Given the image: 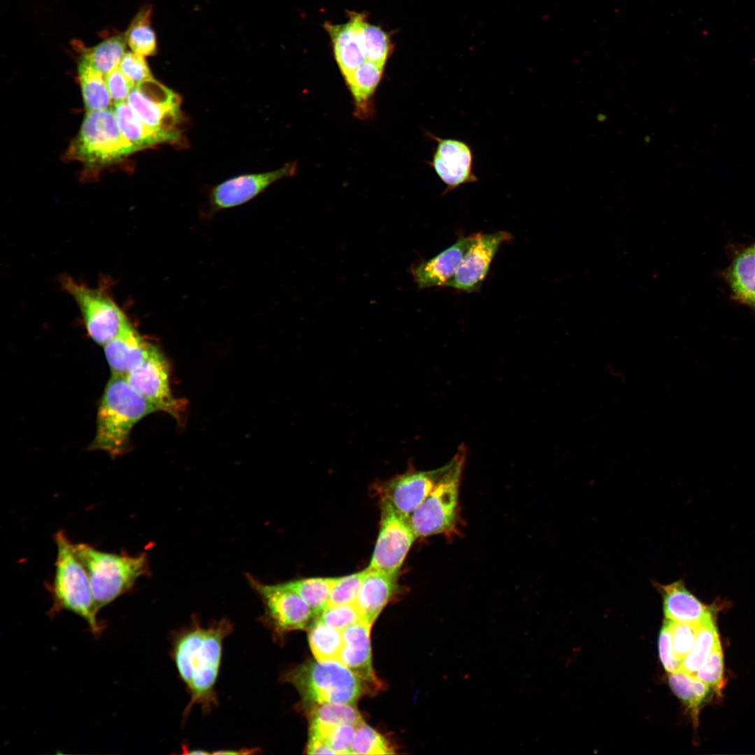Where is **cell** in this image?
<instances>
[{
	"mask_svg": "<svg viewBox=\"0 0 755 755\" xmlns=\"http://www.w3.org/2000/svg\"><path fill=\"white\" fill-rule=\"evenodd\" d=\"M754 245H755V243H754Z\"/></svg>",
	"mask_w": 755,
	"mask_h": 755,
	"instance_id": "cell-46",
	"label": "cell"
},
{
	"mask_svg": "<svg viewBox=\"0 0 755 755\" xmlns=\"http://www.w3.org/2000/svg\"><path fill=\"white\" fill-rule=\"evenodd\" d=\"M122 72L135 85L153 78L145 57L126 52L119 65Z\"/></svg>",
	"mask_w": 755,
	"mask_h": 755,
	"instance_id": "cell-41",
	"label": "cell"
},
{
	"mask_svg": "<svg viewBox=\"0 0 755 755\" xmlns=\"http://www.w3.org/2000/svg\"><path fill=\"white\" fill-rule=\"evenodd\" d=\"M384 66L366 61L344 78L350 89L359 115H367L370 102L382 78Z\"/></svg>",
	"mask_w": 755,
	"mask_h": 755,
	"instance_id": "cell-26",
	"label": "cell"
},
{
	"mask_svg": "<svg viewBox=\"0 0 755 755\" xmlns=\"http://www.w3.org/2000/svg\"><path fill=\"white\" fill-rule=\"evenodd\" d=\"M310 705L354 704L364 692V683L338 659L310 661L296 666L282 677Z\"/></svg>",
	"mask_w": 755,
	"mask_h": 755,
	"instance_id": "cell-5",
	"label": "cell"
},
{
	"mask_svg": "<svg viewBox=\"0 0 755 755\" xmlns=\"http://www.w3.org/2000/svg\"><path fill=\"white\" fill-rule=\"evenodd\" d=\"M668 682L674 693L697 717L699 706L709 693L710 686L694 675L682 671L670 673Z\"/></svg>",
	"mask_w": 755,
	"mask_h": 755,
	"instance_id": "cell-32",
	"label": "cell"
},
{
	"mask_svg": "<svg viewBox=\"0 0 755 755\" xmlns=\"http://www.w3.org/2000/svg\"><path fill=\"white\" fill-rule=\"evenodd\" d=\"M659 656L664 668L670 673L680 671L681 661L675 654L668 621L661 630L659 639Z\"/></svg>",
	"mask_w": 755,
	"mask_h": 755,
	"instance_id": "cell-43",
	"label": "cell"
},
{
	"mask_svg": "<svg viewBox=\"0 0 755 755\" xmlns=\"http://www.w3.org/2000/svg\"><path fill=\"white\" fill-rule=\"evenodd\" d=\"M394 749L388 740L368 724L362 722L356 727L351 754H391Z\"/></svg>",
	"mask_w": 755,
	"mask_h": 755,
	"instance_id": "cell-36",
	"label": "cell"
},
{
	"mask_svg": "<svg viewBox=\"0 0 755 755\" xmlns=\"http://www.w3.org/2000/svg\"><path fill=\"white\" fill-rule=\"evenodd\" d=\"M398 575L367 568L355 601L364 620L373 625L396 591Z\"/></svg>",
	"mask_w": 755,
	"mask_h": 755,
	"instance_id": "cell-20",
	"label": "cell"
},
{
	"mask_svg": "<svg viewBox=\"0 0 755 755\" xmlns=\"http://www.w3.org/2000/svg\"><path fill=\"white\" fill-rule=\"evenodd\" d=\"M352 14L366 60L384 66L393 50L389 34L380 27L369 23L364 13Z\"/></svg>",
	"mask_w": 755,
	"mask_h": 755,
	"instance_id": "cell-27",
	"label": "cell"
},
{
	"mask_svg": "<svg viewBox=\"0 0 755 755\" xmlns=\"http://www.w3.org/2000/svg\"><path fill=\"white\" fill-rule=\"evenodd\" d=\"M308 640L317 661L338 659L343 646V631L315 620L309 628Z\"/></svg>",
	"mask_w": 755,
	"mask_h": 755,
	"instance_id": "cell-31",
	"label": "cell"
},
{
	"mask_svg": "<svg viewBox=\"0 0 755 755\" xmlns=\"http://www.w3.org/2000/svg\"><path fill=\"white\" fill-rule=\"evenodd\" d=\"M429 136L437 145L428 163L445 185L443 196L479 180L474 171L473 151L468 143L456 138H440L431 133Z\"/></svg>",
	"mask_w": 755,
	"mask_h": 755,
	"instance_id": "cell-13",
	"label": "cell"
},
{
	"mask_svg": "<svg viewBox=\"0 0 755 755\" xmlns=\"http://www.w3.org/2000/svg\"><path fill=\"white\" fill-rule=\"evenodd\" d=\"M169 375L170 368L166 357L158 347L153 345L148 358L125 378L157 411L167 412L180 422L185 403L172 395Z\"/></svg>",
	"mask_w": 755,
	"mask_h": 755,
	"instance_id": "cell-11",
	"label": "cell"
},
{
	"mask_svg": "<svg viewBox=\"0 0 755 755\" xmlns=\"http://www.w3.org/2000/svg\"><path fill=\"white\" fill-rule=\"evenodd\" d=\"M718 641L717 628L711 618L701 626L692 649L681 663L680 671L695 675L705 663Z\"/></svg>",
	"mask_w": 755,
	"mask_h": 755,
	"instance_id": "cell-33",
	"label": "cell"
},
{
	"mask_svg": "<svg viewBox=\"0 0 755 755\" xmlns=\"http://www.w3.org/2000/svg\"><path fill=\"white\" fill-rule=\"evenodd\" d=\"M296 169V164L289 163L275 171L240 175L224 181L212 191L213 206L216 209H224L241 205L275 181L292 175Z\"/></svg>",
	"mask_w": 755,
	"mask_h": 755,
	"instance_id": "cell-16",
	"label": "cell"
},
{
	"mask_svg": "<svg viewBox=\"0 0 755 755\" xmlns=\"http://www.w3.org/2000/svg\"><path fill=\"white\" fill-rule=\"evenodd\" d=\"M666 620L669 624L675 654L682 663L692 649L701 626L708 619L701 623H684Z\"/></svg>",
	"mask_w": 755,
	"mask_h": 755,
	"instance_id": "cell-37",
	"label": "cell"
},
{
	"mask_svg": "<svg viewBox=\"0 0 755 755\" xmlns=\"http://www.w3.org/2000/svg\"><path fill=\"white\" fill-rule=\"evenodd\" d=\"M62 283L77 304L86 331L96 343L104 346L129 321L106 289L88 287L68 276Z\"/></svg>",
	"mask_w": 755,
	"mask_h": 755,
	"instance_id": "cell-8",
	"label": "cell"
},
{
	"mask_svg": "<svg viewBox=\"0 0 755 755\" xmlns=\"http://www.w3.org/2000/svg\"><path fill=\"white\" fill-rule=\"evenodd\" d=\"M233 631L226 619L210 626L201 625L195 619L189 626L175 633L171 656L180 679L190 695L185 709L187 717L194 705L208 713L218 704L215 684L222 661L223 642Z\"/></svg>",
	"mask_w": 755,
	"mask_h": 755,
	"instance_id": "cell-1",
	"label": "cell"
},
{
	"mask_svg": "<svg viewBox=\"0 0 755 755\" xmlns=\"http://www.w3.org/2000/svg\"><path fill=\"white\" fill-rule=\"evenodd\" d=\"M248 582L264 605L261 620L275 636L281 637L289 631L310 627V621L315 619L311 610L286 583L267 584L251 575L248 576Z\"/></svg>",
	"mask_w": 755,
	"mask_h": 755,
	"instance_id": "cell-10",
	"label": "cell"
},
{
	"mask_svg": "<svg viewBox=\"0 0 755 755\" xmlns=\"http://www.w3.org/2000/svg\"><path fill=\"white\" fill-rule=\"evenodd\" d=\"M445 466L428 471H412L398 475L386 483L382 489V505L409 519L449 468Z\"/></svg>",
	"mask_w": 755,
	"mask_h": 755,
	"instance_id": "cell-14",
	"label": "cell"
},
{
	"mask_svg": "<svg viewBox=\"0 0 755 755\" xmlns=\"http://www.w3.org/2000/svg\"><path fill=\"white\" fill-rule=\"evenodd\" d=\"M127 101L145 124L172 143L179 140L180 99L173 91L153 78L136 85Z\"/></svg>",
	"mask_w": 755,
	"mask_h": 755,
	"instance_id": "cell-9",
	"label": "cell"
},
{
	"mask_svg": "<svg viewBox=\"0 0 755 755\" xmlns=\"http://www.w3.org/2000/svg\"><path fill=\"white\" fill-rule=\"evenodd\" d=\"M78 75L87 112L111 108L105 76L82 60L78 63Z\"/></svg>",
	"mask_w": 755,
	"mask_h": 755,
	"instance_id": "cell-28",
	"label": "cell"
},
{
	"mask_svg": "<svg viewBox=\"0 0 755 755\" xmlns=\"http://www.w3.org/2000/svg\"><path fill=\"white\" fill-rule=\"evenodd\" d=\"M310 724L332 726L351 724L357 726L364 722L354 704L322 703L313 705Z\"/></svg>",
	"mask_w": 755,
	"mask_h": 755,
	"instance_id": "cell-34",
	"label": "cell"
},
{
	"mask_svg": "<svg viewBox=\"0 0 755 755\" xmlns=\"http://www.w3.org/2000/svg\"><path fill=\"white\" fill-rule=\"evenodd\" d=\"M416 538L408 519L382 508L380 533L368 568L398 575Z\"/></svg>",
	"mask_w": 755,
	"mask_h": 755,
	"instance_id": "cell-12",
	"label": "cell"
},
{
	"mask_svg": "<svg viewBox=\"0 0 755 755\" xmlns=\"http://www.w3.org/2000/svg\"><path fill=\"white\" fill-rule=\"evenodd\" d=\"M124 33L113 34L94 46L87 48L80 41H73V47L82 60L104 76L117 68L126 52Z\"/></svg>",
	"mask_w": 755,
	"mask_h": 755,
	"instance_id": "cell-24",
	"label": "cell"
},
{
	"mask_svg": "<svg viewBox=\"0 0 755 755\" xmlns=\"http://www.w3.org/2000/svg\"><path fill=\"white\" fill-rule=\"evenodd\" d=\"M137 151L120 131L112 108L87 111L66 159L99 168L117 162Z\"/></svg>",
	"mask_w": 755,
	"mask_h": 755,
	"instance_id": "cell-6",
	"label": "cell"
},
{
	"mask_svg": "<svg viewBox=\"0 0 755 755\" xmlns=\"http://www.w3.org/2000/svg\"><path fill=\"white\" fill-rule=\"evenodd\" d=\"M324 27L330 36L336 61L345 78L367 61L361 45L355 19L350 13L347 22L339 24L325 22Z\"/></svg>",
	"mask_w": 755,
	"mask_h": 755,
	"instance_id": "cell-22",
	"label": "cell"
},
{
	"mask_svg": "<svg viewBox=\"0 0 755 755\" xmlns=\"http://www.w3.org/2000/svg\"><path fill=\"white\" fill-rule=\"evenodd\" d=\"M723 673V656L720 642L718 641L705 663L694 675L709 686L720 689L724 683Z\"/></svg>",
	"mask_w": 755,
	"mask_h": 755,
	"instance_id": "cell-40",
	"label": "cell"
},
{
	"mask_svg": "<svg viewBox=\"0 0 755 755\" xmlns=\"http://www.w3.org/2000/svg\"><path fill=\"white\" fill-rule=\"evenodd\" d=\"M57 546L55 575L48 587L52 605L48 614L54 617L66 610L80 616L88 624L90 632L99 637L105 626L98 619L96 607L87 573L75 550V544L64 531L54 536Z\"/></svg>",
	"mask_w": 755,
	"mask_h": 755,
	"instance_id": "cell-3",
	"label": "cell"
},
{
	"mask_svg": "<svg viewBox=\"0 0 755 755\" xmlns=\"http://www.w3.org/2000/svg\"><path fill=\"white\" fill-rule=\"evenodd\" d=\"M365 574L366 569L338 577L332 588L328 606L355 603Z\"/></svg>",
	"mask_w": 755,
	"mask_h": 755,
	"instance_id": "cell-38",
	"label": "cell"
},
{
	"mask_svg": "<svg viewBox=\"0 0 755 755\" xmlns=\"http://www.w3.org/2000/svg\"><path fill=\"white\" fill-rule=\"evenodd\" d=\"M753 61H755V56H754V59H753Z\"/></svg>",
	"mask_w": 755,
	"mask_h": 755,
	"instance_id": "cell-45",
	"label": "cell"
},
{
	"mask_svg": "<svg viewBox=\"0 0 755 755\" xmlns=\"http://www.w3.org/2000/svg\"><path fill=\"white\" fill-rule=\"evenodd\" d=\"M306 749L309 754H336L323 739L316 736L309 735Z\"/></svg>",
	"mask_w": 755,
	"mask_h": 755,
	"instance_id": "cell-44",
	"label": "cell"
},
{
	"mask_svg": "<svg viewBox=\"0 0 755 755\" xmlns=\"http://www.w3.org/2000/svg\"><path fill=\"white\" fill-rule=\"evenodd\" d=\"M465 456V448H459L449 461V468L445 475L409 517L410 524L417 538L442 533L454 528Z\"/></svg>",
	"mask_w": 755,
	"mask_h": 755,
	"instance_id": "cell-7",
	"label": "cell"
},
{
	"mask_svg": "<svg viewBox=\"0 0 755 755\" xmlns=\"http://www.w3.org/2000/svg\"><path fill=\"white\" fill-rule=\"evenodd\" d=\"M105 78L114 104L127 101L136 85L122 72L119 66L108 73Z\"/></svg>",
	"mask_w": 755,
	"mask_h": 755,
	"instance_id": "cell-42",
	"label": "cell"
},
{
	"mask_svg": "<svg viewBox=\"0 0 755 755\" xmlns=\"http://www.w3.org/2000/svg\"><path fill=\"white\" fill-rule=\"evenodd\" d=\"M361 620L343 630V646L338 660L350 668L368 687L379 689L381 683L372 665L371 628Z\"/></svg>",
	"mask_w": 755,
	"mask_h": 755,
	"instance_id": "cell-17",
	"label": "cell"
},
{
	"mask_svg": "<svg viewBox=\"0 0 755 755\" xmlns=\"http://www.w3.org/2000/svg\"><path fill=\"white\" fill-rule=\"evenodd\" d=\"M731 298L755 312V245L737 251L723 273Z\"/></svg>",
	"mask_w": 755,
	"mask_h": 755,
	"instance_id": "cell-23",
	"label": "cell"
},
{
	"mask_svg": "<svg viewBox=\"0 0 755 755\" xmlns=\"http://www.w3.org/2000/svg\"><path fill=\"white\" fill-rule=\"evenodd\" d=\"M338 577H314L286 582L311 610L317 619L326 608L332 588Z\"/></svg>",
	"mask_w": 755,
	"mask_h": 755,
	"instance_id": "cell-30",
	"label": "cell"
},
{
	"mask_svg": "<svg viewBox=\"0 0 755 755\" xmlns=\"http://www.w3.org/2000/svg\"><path fill=\"white\" fill-rule=\"evenodd\" d=\"M156 411L124 376L112 374L99 406L96 433L89 449L103 451L113 458L122 454L128 449L133 426Z\"/></svg>",
	"mask_w": 755,
	"mask_h": 755,
	"instance_id": "cell-2",
	"label": "cell"
},
{
	"mask_svg": "<svg viewBox=\"0 0 755 755\" xmlns=\"http://www.w3.org/2000/svg\"><path fill=\"white\" fill-rule=\"evenodd\" d=\"M113 110L120 131L137 151L161 143H172L168 137L145 124L127 101L115 103Z\"/></svg>",
	"mask_w": 755,
	"mask_h": 755,
	"instance_id": "cell-25",
	"label": "cell"
},
{
	"mask_svg": "<svg viewBox=\"0 0 755 755\" xmlns=\"http://www.w3.org/2000/svg\"><path fill=\"white\" fill-rule=\"evenodd\" d=\"M511 238L504 231L473 234L468 250L446 287L468 293L479 291L500 246Z\"/></svg>",
	"mask_w": 755,
	"mask_h": 755,
	"instance_id": "cell-15",
	"label": "cell"
},
{
	"mask_svg": "<svg viewBox=\"0 0 755 755\" xmlns=\"http://www.w3.org/2000/svg\"><path fill=\"white\" fill-rule=\"evenodd\" d=\"M356 727L346 723L326 726L310 724L309 735L323 739L336 754H351Z\"/></svg>",
	"mask_w": 755,
	"mask_h": 755,
	"instance_id": "cell-35",
	"label": "cell"
},
{
	"mask_svg": "<svg viewBox=\"0 0 755 755\" xmlns=\"http://www.w3.org/2000/svg\"><path fill=\"white\" fill-rule=\"evenodd\" d=\"M363 619L359 610L354 603L327 606L316 620L343 631Z\"/></svg>",
	"mask_w": 755,
	"mask_h": 755,
	"instance_id": "cell-39",
	"label": "cell"
},
{
	"mask_svg": "<svg viewBox=\"0 0 755 755\" xmlns=\"http://www.w3.org/2000/svg\"><path fill=\"white\" fill-rule=\"evenodd\" d=\"M151 6H143L130 22L124 37L131 52L143 57L157 53V42L151 26Z\"/></svg>",
	"mask_w": 755,
	"mask_h": 755,
	"instance_id": "cell-29",
	"label": "cell"
},
{
	"mask_svg": "<svg viewBox=\"0 0 755 755\" xmlns=\"http://www.w3.org/2000/svg\"><path fill=\"white\" fill-rule=\"evenodd\" d=\"M473 239V235L460 237L453 245L412 270L420 289L447 286L454 277Z\"/></svg>",
	"mask_w": 755,
	"mask_h": 755,
	"instance_id": "cell-19",
	"label": "cell"
},
{
	"mask_svg": "<svg viewBox=\"0 0 755 755\" xmlns=\"http://www.w3.org/2000/svg\"><path fill=\"white\" fill-rule=\"evenodd\" d=\"M153 344L145 340L129 320L103 346L112 374L126 376L149 356Z\"/></svg>",
	"mask_w": 755,
	"mask_h": 755,
	"instance_id": "cell-18",
	"label": "cell"
},
{
	"mask_svg": "<svg viewBox=\"0 0 755 755\" xmlns=\"http://www.w3.org/2000/svg\"><path fill=\"white\" fill-rule=\"evenodd\" d=\"M75 550L87 573L99 610L131 591L149 571L145 553L108 552L87 543L75 544Z\"/></svg>",
	"mask_w": 755,
	"mask_h": 755,
	"instance_id": "cell-4",
	"label": "cell"
},
{
	"mask_svg": "<svg viewBox=\"0 0 755 755\" xmlns=\"http://www.w3.org/2000/svg\"><path fill=\"white\" fill-rule=\"evenodd\" d=\"M666 619L684 623H701L712 618L708 606L686 589L681 581L659 585Z\"/></svg>",
	"mask_w": 755,
	"mask_h": 755,
	"instance_id": "cell-21",
	"label": "cell"
}]
</instances>
